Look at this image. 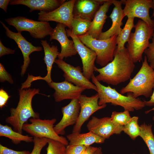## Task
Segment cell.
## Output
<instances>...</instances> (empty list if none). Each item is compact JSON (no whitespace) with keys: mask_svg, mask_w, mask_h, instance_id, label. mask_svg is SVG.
Masks as SVG:
<instances>
[{"mask_svg":"<svg viewBox=\"0 0 154 154\" xmlns=\"http://www.w3.org/2000/svg\"><path fill=\"white\" fill-rule=\"evenodd\" d=\"M126 48L119 50L117 47L113 60L101 68H95L99 74L95 76L99 82L117 85L129 79L135 67Z\"/></svg>","mask_w":154,"mask_h":154,"instance_id":"1","label":"cell"},{"mask_svg":"<svg viewBox=\"0 0 154 154\" xmlns=\"http://www.w3.org/2000/svg\"><path fill=\"white\" fill-rule=\"evenodd\" d=\"M19 92V99L17 105L15 108H10V115L5 121L12 126L14 130L22 134L23 126L29 119L39 118V114L33 108L32 102L34 96L40 93L39 90L36 88H21Z\"/></svg>","mask_w":154,"mask_h":154,"instance_id":"2","label":"cell"},{"mask_svg":"<svg viewBox=\"0 0 154 154\" xmlns=\"http://www.w3.org/2000/svg\"><path fill=\"white\" fill-rule=\"evenodd\" d=\"M91 79L92 82L97 88L99 105L110 103L115 106H121L123 108L124 110L129 112L140 110L145 106L143 100L134 98L131 93H128L127 95L125 96L109 86H106L103 85L97 80L94 74Z\"/></svg>","mask_w":154,"mask_h":154,"instance_id":"3","label":"cell"},{"mask_svg":"<svg viewBox=\"0 0 154 154\" xmlns=\"http://www.w3.org/2000/svg\"><path fill=\"white\" fill-rule=\"evenodd\" d=\"M154 89V69L149 65L145 56L141 66L128 84L120 91L122 94L130 93L137 98L140 96L150 97Z\"/></svg>","mask_w":154,"mask_h":154,"instance_id":"4","label":"cell"},{"mask_svg":"<svg viewBox=\"0 0 154 154\" xmlns=\"http://www.w3.org/2000/svg\"><path fill=\"white\" fill-rule=\"evenodd\" d=\"M135 28L134 32L130 34L126 48L135 63L142 60V54L149 45V39L152 38L154 28L149 27L144 21L139 20Z\"/></svg>","mask_w":154,"mask_h":154,"instance_id":"5","label":"cell"},{"mask_svg":"<svg viewBox=\"0 0 154 154\" xmlns=\"http://www.w3.org/2000/svg\"><path fill=\"white\" fill-rule=\"evenodd\" d=\"M117 36L114 35L105 40L96 39L87 33L78 37L84 44L96 52V63L104 67L114 59V51L117 47Z\"/></svg>","mask_w":154,"mask_h":154,"instance_id":"6","label":"cell"},{"mask_svg":"<svg viewBox=\"0 0 154 154\" xmlns=\"http://www.w3.org/2000/svg\"><path fill=\"white\" fill-rule=\"evenodd\" d=\"M30 123H25L23 130L33 137L46 138L59 141L66 146L69 144L66 139L57 134L54 129L56 118L51 119H42L32 118L29 119Z\"/></svg>","mask_w":154,"mask_h":154,"instance_id":"7","label":"cell"},{"mask_svg":"<svg viewBox=\"0 0 154 154\" xmlns=\"http://www.w3.org/2000/svg\"><path fill=\"white\" fill-rule=\"evenodd\" d=\"M5 21L14 27L18 32L28 31L36 39H42L50 35L53 29L48 22L35 21L22 16L9 18Z\"/></svg>","mask_w":154,"mask_h":154,"instance_id":"8","label":"cell"},{"mask_svg":"<svg viewBox=\"0 0 154 154\" xmlns=\"http://www.w3.org/2000/svg\"><path fill=\"white\" fill-rule=\"evenodd\" d=\"M125 5L123 9L124 16L128 18L135 17L140 19L150 27L154 28V20L149 14L150 9L153 8L152 0H121Z\"/></svg>","mask_w":154,"mask_h":154,"instance_id":"9","label":"cell"},{"mask_svg":"<svg viewBox=\"0 0 154 154\" xmlns=\"http://www.w3.org/2000/svg\"><path fill=\"white\" fill-rule=\"evenodd\" d=\"M76 0L65 1L55 10L48 12L40 11L38 13V20L48 22L53 21L65 25L71 29L73 17V11Z\"/></svg>","mask_w":154,"mask_h":154,"instance_id":"10","label":"cell"},{"mask_svg":"<svg viewBox=\"0 0 154 154\" xmlns=\"http://www.w3.org/2000/svg\"><path fill=\"white\" fill-rule=\"evenodd\" d=\"M66 30L68 37H70L72 38L76 50L81 58L83 74L89 80L94 74L96 54L94 51L84 44L78 37L73 33L71 29H68Z\"/></svg>","mask_w":154,"mask_h":154,"instance_id":"11","label":"cell"},{"mask_svg":"<svg viewBox=\"0 0 154 154\" xmlns=\"http://www.w3.org/2000/svg\"><path fill=\"white\" fill-rule=\"evenodd\" d=\"M54 63L64 72L63 76L65 81L73 83L77 86L97 91L96 86L84 76L79 66H74L59 59H56Z\"/></svg>","mask_w":154,"mask_h":154,"instance_id":"12","label":"cell"},{"mask_svg":"<svg viewBox=\"0 0 154 154\" xmlns=\"http://www.w3.org/2000/svg\"><path fill=\"white\" fill-rule=\"evenodd\" d=\"M99 96L98 93L91 97L81 95L78 100L80 110L78 120L73 127L72 133H80L81 127L84 123L94 112L103 109L106 104H98Z\"/></svg>","mask_w":154,"mask_h":154,"instance_id":"13","label":"cell"},{"mask_svg":"<svg viewBox=\"0 0 154 154\" xmlns=\"http://www.w3.org/2000/svg\"><path fill=\"white\" fill-rule=\"evenodd\" d=\"M5 30L7 37L14 40L21 50L23 57V64L21 67V74L24 75L30 62L29 55L33 52L41 51L42 48L40 46H35L28 41L22 35L21 33H15L10 30L2 22L0 21Z\"/></svg>","mask_w":154,"mask_h":154,"instance_id":"14","label":"cell"},{"mask_svg":"<svg viewBox=\"0 0 154 154\" xmlns=\"http://www.w3.org/2000/svg\"><path fill=\"white\" fill-rule=\"evenodd\" d=\"M86 127L89 131L105 139L114 134H120L123 129V126L114 124L110 117L98 118L94 116L92 117Z\"/></svg>","mask_w":154,"mask_h":154,"instance_id":"15","label":"cell"},{"mask_svg":"<svg viewBox=\"0 0 154 154\" xmlns=\"http://www.w3.org/2000/svg\"><path fill=\"white\" fill-rule=\"evenodd\" d=\"M66 27L64 24L58 23L50 35V41L56 40L60 44L61 51L58 57V59L61 60L78 53L73 40H69L68 37Z\"/></svg>","mask_w":154,"mask_h":154,"instance_id":"16","label":"cell"},{"mask_svg":"<svg viewBox=\"0 0 154 154\" xmlns=\"http://www.w3.org/2000/svg\"><path fill=\"white\" fill-rule=\"evenodd\" d=\"M62 117L60 121L54 127V129L58 135H64L65 129L75 124L79 117L80 106L78 99L72 100L66 106L62 107Z\"/></svg>","mask_w":154,"mask_h":154,"instance_id":"17","label":"cell"},{"mask_svg":"<svg viewBox=\"0 0 154 154\" xmlns=\"http://www.w3.org/2000/svg\"><path fill=\"white\" fill-rule=\"evenodd\" d=\"M48 84L55 91L54 97L56 102L66 99H78L82 92L86 89L65 80L60 82L52 81Z\"/></svg>","mask_w":154,"mask_h":154,"instance_id":"18","label":"cell"},{"mask_svg":"<svg viewBox=\"0 0 154 154\" xmlns=\"http://www.w3.org/2000/svg\"><path fill=\"white\" fill-rule=\"evenodd\" d=\"M112 1L115 6L109 16L112 21V26L108 30L101 33L98 40H105L114 35H117L122 29L121 28L123 24L122 20L125 16L122 8V2L121 1L116 0H112Z\"/></svg>","mask_w":154,"mask_h":154,"instance_id":"19","label":"cell"},{"mask_svg":"<svg viewBox=\"0 0 154 154\" xmlns=\"http://www.w3.org/2000/svg\"><path fill=\"white\" fill-rule=\"evenodd\" d=\"M106 0H76L74 7V16L92 20L100 6Z\"/></svg>","mask_w":154,"mask_h":154,"instance_id":"20","label":"cell"},{"mask_svg":"<svg viewBox=\"0 0 154 154\" xmlns=\"http://www.w3.org/2000/svg\"><path fill=\"white\" fill-rule=\"evenodd\" d=\"M65 1V0H11L9 4L27 6L30 9V12L35 10L48 12L57 9Z\"/></svg>","mask_w":154,"mask_h":154,"instance_id":"21","label":"cell"},{"mask_svg":"<svg viewBox=\"0 0 154 154\" xmlns=\"http://www.w3.org/2000/svg\"><path fill=\"white\" fill-rule=\"evenodd\" d=\"M41 44L44 50V56L43 60L46 66L47 73L44 77L34 76L31 75L30 79L32 82L37 80H43L49 84L53 81L51 76L52 66L60 52L58 51L57 46L52 45L50 46L46 40H41Z\"/></svg>","mask_w":154,"mask_h":154,"instance_id":"22","label":"cell"},{"mask_svg":"<svg viewBox=\"0 0 154 154\" xmlns=\"http://www.w3.org/2000/svg\"><path fill=\"white\" fill-rule=\"evenodd\" d=\"M112 4V0H106L100 6L92 21L91 26L87 33L94 38L98 39L102 32L104 25L108 17L107 13Z\"/></svg>","mask_w":154,"mask_h":154,"instance_id":"23","label":"cell"},{"mask_svg":"<svg viewBox=\"0 0 154 154\" xmlns=\"http://www.w3.org/2000/svg\"><path fill=\"white\" fill-rule=\"evenodd\" d=\"M66 137L69 141V145H83L87 147L94 143H102L105 140L90 131L84 133H72L67 135Z\"/></svg>","mask_w":154,"mask_h":154,"instance_id":"24","label":"cell"},{"mask_svg":"<svg viewBox=\"0 0 154 154\" xmlns=\"http://www.w3.org/2000/svg\"><path fill=\"white\" fill-rule=\"evenodd\" d=\"M0 136L9 138L15 144H18L22 141L31 142L33 140V137L23 135L15 131L11 127L1 124H0Z\"/></svg>","mask_w":154,"mask_h":154,"instance_id":"25","label":"cell"},{"mask_svg":"<svg viewBox=\"0 0 154 154\" xmlns=\"http://www.w3.org/2000/svg\"><path fill=\"white\" fill-rule=\"evenodd\" d=\"M92 21L78 16H73L71 23L72 32L77 37L86 34L90 27Z\"/></svg>","mask_w":154,"mask_h":154,"instance_id":"26","label":"cell"},{"mask_svg":"<svg viewBox=\"0 0 154 154\" xmlns=\"http://www.w3.org/2000/svg\"><path fill=\"white\" fill-rule=\"evenodd\" d=\"M133 18H128L123 28L122 29L116 38L117 48L120 50L123 49L125 43L128 40L131 31L135 28Z\"/></svg>","mask_w":154,"mask_h":154,"instance_id":"27","label":"cell"},{"mask_svg":"<svg viewBox=\"0 0 154 154\" xmlns=\"http://www.w3.org/2000/svg\"><path fill=\"white\" fill-rule=\"evenodd\" d=\"M140 136L148 147L150 154H154V135L151 124L144 123L140 125Z\"/></svg>","mask_w":154,"mask_h":154,"instance_id":"28","label":"cell"},{"mask_svg":"<svg viewBox=\"0 0 154 154\" xmlns=\"http://www.w3.org/2000/svg\"><path fill=\"white\" fill-rule=\"evenodd\" d=\"M138 119V117L133 116L126 125L123 126V131L133 140L140 135V128Z\"/></svg>","mask_w":154,"mask_h":154,"instance_id":"29","label":"cell"},{"mask_svg":"<svg viewBox=\"0 0 154 154\" xmlns=\"http://www.w3.org/2000/svg\"><path fill=\"white\" fill-rule=\"evenodd\" d=\"M131 117L129 112L124 110L123 112H113L110 117L111 120L114 125L123 126L126 125L130 121Z\"/></svg>","mask_w":154,"mask_h":154,"instance_id":"30","label":"cell"},{"mask_svg":"<svg viewBox=\"0 0 154 154\" xmlns=\"http://www.w3.org/2000/svg\"><path fill=\"white\" fill-rule=\"evenodd\" d=\"M46 154H65V145L57 141L48 139Z\"/></svg>","mask_w":154,"mask_h":154,"instance_id":"31","label":"cell"},{"mask_svg":"<svg viewBox=\"0 0 154 154\" xmlns=\"http://www.w3.org/2000/svg\"><path fill=\"white\" fill-rule=\"evenodd\" d=\"M48 140L46 138L33 137L34 146L30 154H40L43 148L48 143Z\"/></svg>","mask_w":154,"mask_h":154,"instance_id":"32","label":"cell"},{"mask_svg":"<svg viewBox=\"0 0 154 154\" xmlns=\"http://www.w3.org/2000/svg\"><path fill=\"white\" fill-rule=\"evenodd\" d=\"M144 53L146 55L149 65L154 69V33L152 38V42L150 43L149 46L144 51Z\"/></svg>","mask_w":154,"mask_h":154,"instance_id":"33","label":"cell"},{"mask_svg":"<svg viewBox=\"0 0 154 154\" xmlns=\"http://www.w3.org/2000/svg\"><path fill=\"white\" fill-rule=\"evenodd\" d=\"M87 147L83 145L68 144L66 147L65 154H80Z\"/></svg>","mask_w":154,"mask_h":154,"instance_id":"34","label":"cell"},{"mask_svg":"<svg viewBox=\"0 0 154 154\" xmlns=\"http://www.w3.org/2000/svg\"><path fill=\"white\" fill-rule=\"evenodd\" d=\"M7 81L11 84L13 81L11 75L7 72L3 65L0 63V81L3 82Z\"/></svg>","mask_w":154,"mask_h":154,"instance_id":"35","label":"cell"},{"mask_svg":"<svg viewBox=\"0 0 154 154\" xmlns=\"http://www.w3.org/2000/svg\"><path fill=\"white\" fill-rule=\"evenodd\" d=\"M29 151H16L10 149L0 144V154H30Z\"/></svg>","mask_w":154,"mask_h":154,"instance_id":"36","label":"cell"},{"mask_svg":"<svg viewBox=\"0 0 154 154\" xmlns=\"http://www.w3.org/2000/svg\"><path fill=\"white\" fill-rule=\"evenodd\" d=\"M10 96L3 89L0 90V107L3 108L6 104Z\"/></svg>","mask_w":154,"mask_h":154,"instance_id":"37","label":"cell"},{"mask_svg":"<svg viewBox=\"0 0 154 154\" xmlns=\"http://www.w3.org/2000/svg\"><path fill=\"white\" fill-rule=\"evenodd\" d=\"M15 50L7 48L5 46L0 40V57L9 54H13L15 52Z\"/></svg>","mask_w":154,"mask_h":154,"instance_id":"38","label":"cell"},{"mask_svg":"<svg viewBox=\"0 0 154 154\" xmlns=\"http://www.w3.org/2000/svg\"><path fill=\"white\" fill-rule=\"evenodd\" d=\"M150 98V99L148 101L143 100L145 106H154V90ZM152 111H154V107L152 109L145 111V113H148ZM153 119L154 121V115L153 117Z\"/></svg>","mask_w":154,"mask_h":154,"instance_id":"39","label":"cell"},{"mask_svg":"<svg viewBox=\"0 0 154 154\" xmlns=\"http://www.w3.org/2000/svg\"><path fill=\"white\" fill-rule=\"evenodd\" d=\"M98 148V147L91 146H87L80 154H94Z\"/></svg>","mask_w":154,"mask_h":154,"instance_id":"40","label":"cell"},{"mask_svg":"<svg viewBox=\"0 0 154 154\" xmlns=\"http://www.w3.org/2000/svg\"><path fill=\"white\" fill-rule=\"evenodd\" d=\"M10 1V0H0V8L6 13H7V7Z\"/></svg>","mask_w":154,"mask_h":154,"instance_id":"41","label":"cell"},{"mask_svg":"<svg viewBox=\"0 0 154 154\" xmlns=\"http://www.w3.org/2000/svg\"><path fill=\"white\" fill-rule=\"evenodd\" d=\"M94 154H103L102 148L100 147L98 148Z\"/></svg>","mask_w":154,"mask_h":154,"instance_id":"42","label":"cell"},{"mask_svg":"<svg viewBox=\"0 0 154 154\" xmlns=\"http://www.w3.org/2000/svg\"><path fill=\"white\" fill-rule=\"evenodd\" d=\"M153 13L151 17H154V0H153Z\"/></svg>","mask_w":154,"mask_h":154,"instance_id":"43","label":"cell"},{"mask_svg":"<svg viewBox=\"0 0 154 154\" xmlns=\"http://www.w3.org/2000/svg\"><path fill=\"white\" fill-rule=\"evenodd\" d=\"M133 154H135L133 153Z\"/></svg>","mask_w":154,"mask_h":154,"instance_id":"44","label":"cell"}]
</instances>
